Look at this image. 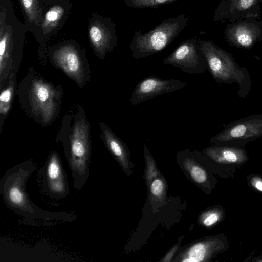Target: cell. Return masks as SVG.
Returning a JSON list of instances; mask_svg holds the SVG:
<instances>
[{"mask_svg": "<svg viewBox=\"0 0 262 262\" xmlns=\"http://www.w3.org/2000/svg\"><path fill=\"white\" fill-rule=\"evenodd\" d=\"M177 0H125V5L134 8H157Z\"/></svg>", "mask_w": 262, "mask_h": 262, "instance_id": "20", "label": "cell"}, {"mask_svg": "<svg viewBox=\"0 0 262 262\" xmlns=\"http://www.w3.org/2000/svg\"><path fill=\"white\" fill-rule=\"evenodd\" d=\"M102 139L112 155L123 166H125L128 151L125 144L105 124L100 123Z\"/></svg>", "mask_w": 262, "mask_h": 262, "instance_id": "15", "label": "cell"}, {"mask_svg": "<svg viewBox=\"0 0 262 262\" xmlns=\"http://www.w3.org/2000/svg\"><path fill=\"white\" fill-rule=\"evenodd\" d=\"M176 247H174L173 248V249H172V250L169 252V254H168V255L167 256V257H166L167 259L171 258L172 255L174 254L175 251L176 250Z\"/></svg>", "mask_w": 262, "mask_h": 262, "instance_id": "26", "label": "cell"}, {"mask_svg": "<svg viewBox=\"0 0 262 262\" xmlns=\"http://www.w3.org/2000/svg\"><path fill=\"white\" fill-rule=\"evenodd\" d=\"M91 146L89 128L86 121H76L70 141L66 146V155L73 180V187L82 189L86 183L90 174Z\"/></svg>", "mask_w": 262, "mask_h": 262, "instance_id": "4", "label": "cell"}, {"mask_svg": "<svg viewBox=\"0 0 262 262\" xmlns=\"http://www.w3.org/2000/svg\"><path fill=\"white\" fill-rule=\"evenodd\" d=\"M228 238L223 234L209 237L196 244L190 249L188 257L183 261H202L215 257L229 248Z\"/></svg>", "mask_w": 262, "mask_h": 262, "instance_id": "10", "label": "cell"}, {"mask_svg": "<svg viewBox=\"0 0 262 262\" xmlns=\"http://www.w3.org/2000/svg\"><path fill=\"white\" fill-rule=\"evenodd\" d=\"M90 40L96 52L103 57L108 51L116 46L117 36L114 28L99 21L94 23L90 27Z\"/></svg>", "mask_w": 262, "mask_h": 262, "instance_id": "13", "label": "cell"}, {"mask_svg": "<svg viewBox=\"0 0 262 262\" xmlns=\"http://www.w3.org/2000/svg\"><path fill=\"white\" fill-rule=\"evenodd\" d=\"M203 152L213 171L224 179L233 177L249 159L245 147L212 145Z\"/></svg>", "mask_w": 262, "mask_h": 262, "instance_id": "6", "label": "cell"}, {"mask_svg": "<svg viewBox=\"0 0 262 262\" xmlns=\"http://www.w3.org/2000/svg\"><path fill=\"white\" fill-rule=\"evenodd\" d=\"M230 33V42L233 45L242 48H251L257 38L256 30L251 26L244 23L234 26Z\"/></svg>", "mask_w": 262, "mask_h": 262, "instance_id": "16", "label": "cell"}, {"mask_svg": "<svg viewBox=\"0 0 262 262\" xmlns=\"http://www.w3.org/2000/svg\"><path fill=\"white\" fill-rule=\"evenodd\" d=\"M210 140L212 145L245 147L262 137V114L231 121Z\"/></svg>", "mask_w": 262, "mask_h": 262, "instance_id": "5", "label": "cell"}, {"mask_svg": "<svg viewBox=\"0 0 262 262\" xmlns=\"http://www.w3.org/2000/svg\"><path fill=\"white\" fill-rule=\"evenodd\" d=\"M55 92L49 84L35 81L31 91V99L33 108L39 112L45 121L50 120L56 109Z\"/></svg>", "mask_w": 262, "mask_h": 262, "instance_id": "12", "label": "cell"}, {"mask_svg": "<svg viewBox=\"0 0 262 262\" xmlns=\"http://www.w3.org/2000/svg\"><path fill=\"white\" fill-rule=\"evenodd\" d=\"M36 169L34 161L27 160L6 171L0 182V194L6 206L32 226H49L76 220L73 213L43 210L31 200L26 186Z\"/></svg>", "mask_w": 262, "mask_h": 262, "instance_id": "1", "label": "cell"}, {"mask_svg": "<svg viewBox=\"0 0 262 262\" xmlns=\"http://www.w3.org/2000/svg\"><path fill=\"white\" fill-rule=\"evenodd\" d=\"M165 65L174 66L189 74H201L208 69L199 40L191 38L182 42L163 60Z\"/></svg>", "mask_w": 262, "mask_h": 262, "instance_id": "8", "label": "cell"}, {"mask_svg": "<svg viewBox=\"0 0 262 262\" xmlns=\"http://www.w3.org/2000/svg\"><path fill=\"white\" fill-rule=\"evenodd\" d=\"M6 11L1 12L0 20V76L1 81L7 76L11 65L12 49V29L6 23Z\"/></svg>", "mask_w": 262, "mask_h": 262, "instance_id": "14", "label": "cell"}, {"mask_svg": "<svg viewBox=\"0 0 262 262\" xmlns=\"http://www.w3.org/2000/svg\"><path fill=\"white\" fill-rule=\"evenodd\" d=\"M64 13V8L60 5H55L47 11L42 25L44 34L50 32L57 25Z\"/></svg>", "mask_w": 262, "mask_h": 262, "instance_id": "17", "label": "cell"}, {"mask_svg": "<svg viewBox=\"0 0 262 262\" xmlns=\"http://www.w3.org/2000/svg\"><path fill=\"white\" fill-rule=\"evenodd\" d=\"M28 21L38 24L41 15L38 0H20Z\"/></svg>", "mask_w": 262, "mask_h": 262, "instance_id": "19", "label": "cell"}, {"mask_svg": "<svg viewBox=\"0 0 262 262\" xmlns=\"http://www.w3.org/2000/svg\"><path fill=\"white\" fill-rule=\"evenodd\" d=\"M199 45L213 79L220 84L236 83L239 86L238 97L246 98L252 82L247 69L239 66L230 53L210 40H199Z\"/></svg>", "mask_w": 262, "mask_h": 262, "instance_id": "2", "label": "cell"}, {"mask_svg": "<svg viewBox=\"0 0 262 262\" xmlns=\"http://www.w3.org/2000/svg\"><path fill=\"white\" fill-rule=\"evenodd\" d=\"M163 182L160 179L155 180L151 184L150 190L154 195H160L163 190Z\"/></svg>", "mask_w": 262, "mask_h": 262, "instance_id": "24", "label": "cell"}, {"mask_svg": "<svg viewBox=\"0 0 262 262\" xmlns=\"http://www.w3.org/2000/svg\"><path fill=\"white\" fill-rule=\"evenodd\" d=\"M203 217V225L208 227H212L224 220L225 208L221 205L215 206L206 212Z\"/></svg>", "mask_w": 262, "mask_h": 262, "instance_id": "18", "label": "cell"}, {"mask_svg": "<svg viewBox=\"0 0 262 262\" xmlns=\"http://www.w3.org/2000/svg\"><path fill=\"white\" fill-rule=\"evenodd\" d=\"M186 84V82L178 79H163L154 76H148L136 85L129 103L135 106L157 96L183 89Z\"/></svg>", "mask_w": 262, "mask_h": 262, "instance_id": "9", "label": "cell"}, {"mask_svg": "<svg viewBox=\"0 0 262 262\" xmlns=\"http://www.w3.org/2000/svg\"><path fill=\"white\" fill-rule=\"evenodd\" d=\"M234 6L238 10H244L250 8L255 0H232Z\"/></svg>", "mask_w": 262, "mask_h": 262, "instance_id": "23", "label": "cell"}, {"mask_svg": "<svg viewBox=\"0 0 262 262\" xmlns=\"http://www.w3.org/2000/svg\"><path fill=\"white\" fill-rule=\"evenodd\" d=\"M246 180L250 189L262 194V176L251 174L247 177Z\"/></svg>", "mask_w": 262, "mask_h": 262, "instance_id": "22", "label": "cell"}, {"mask_svg": "<svg viewBox=\"0 0 262 262\" xmlns=\"http://www.w3.org/2000/svg\"><path fill=\"white\" fill-rule=\"evenodd\" d=\"M251 261L253 262H262V254L253 257Z\"/></svg>", "mask_w": 262, "mask_h": 262, "instance_id": "25", "label": "cell"}, {"mask_svg": "<svg viewBox=\"0 0 262 262\" xmlns=\"http://www.w3.org/2000/svg\"><path fill=\"white\" fill-rule=\"evenodd\" d=\"M14 85L12 82L1 92L0 95V113L1 115H6L9 110Z\"/></svg>", "mask_w": 262, "mask_h": 262, "instance_id": "21", "label": "cell"}, {"mask_svg": "<svg viewBox=\"0 0 262 262\" xmlns=\"http://www.w3.org/2000/svg\"><path fill=\"white\" fill-rule=\"evenodd\" d=\"M187 21V16L181 14L163 20L149 32L137 30L129 46L132 57L145 58L163 50L180 34Z\"/></svg>", "mask_w": 262, "mask_h": 262, "instance_id": "3", "label": "cell"}, {"mask_svg": "<svg viewBox=\"0 0 262 262\" xmlns=\"http://www.w3.org/2000/svg\"><path fill=\"white\" fill-rule=\"evenodd\" d=\"M53 59L71 78L81 83L84 77L82 62L78 53L72 45L62 46L55 51Z\"/></svg>", "mask_w": 262, "mask_h": 262, "instance_id": "11", "label": "cell"}, {"mask_svg": "<svg viewBox=\"0 0 262 262\" xmlns=\"http://www.w3.org/2000/svg\"><path fill=\"white\" fill-rule=\"evenodd\" d=\"M38 181L42 191L49 197L61 199L66 197L70 189L61 159L54 151L37 171Z\"/></svg>", "mask_w": 262, "mask_h": 262, "instance_id": "7", "label": "cell"}]
</instances>
